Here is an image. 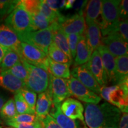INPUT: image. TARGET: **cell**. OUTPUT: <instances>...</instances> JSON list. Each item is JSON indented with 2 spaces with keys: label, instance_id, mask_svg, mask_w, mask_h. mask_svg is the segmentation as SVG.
Here are the masks:
<instances>
[{
  "label": "cell",
  "instance_id": "cell-1",
  "mask_svg": "<svg viewBox=\"0 0 128 128\" xmlns=\"http://www.w3.org/2000/svg\"><path fill=\"white\" fill-rule=\"evenodd\" d=\"M84 120L88 128H118L121 112L119 108L104 102L101 104H85Z\"/></svg>",
  "mask_w": 128,
  "mask_h": 128
},
{
  "label": "cell",
  "instance_id": "cell-2",
  "mask_svg": "<svg viewBox=\"0 0 128 128\" xmlns=\"http://www.w3.org/2000/svg\"><path fill=\"white\" fill-rule=\"evenodd\" d=\"M120 0L102 1V18L97 22L103 37L115 31L119 24L120 18L119 6Z\"/></svg>",
  "mask_w": 128,
  "mask_h": 128
},
{
  "label": "cell",
  "instance_id": "cell-3",
  "mask_svg": "<svg viewBox=\"0 0 128 128\" xmlns=\"http://www.w3.org/2000/svg\"><path fill=\"white\" fill-rule=\"evenodd\" d=\"M22 64L26 69L28 76L25 81V87L36 93L45 92L48 88L50 74L44 69L30 65L23 60Z\"/></svg>",
  "mask_w": 128,
  "mask_h": 128
},
{
  "label": "cell",
  "instance_id": "cell-4",
  "mask_svg": "<svg viewBox=\"0 0 128 128\" xmlns=\"http://www.w3.org/2000/svg\"><path fill=\"white\" fill-rule=\"evenodd\" d=\"M128 81L118 85L101 88L100 96L110 104L116 107L123 113H128Z\"/></svg>",
  "mask_w": 128,
  "mask_h": 128
},
{
  "label": "cell",
  "instance_id": "cell-5",
  "mask_svg": "<svg viewBox=\"0 0 128 128\" xmlns=\"http://www.w3.org/2000/svg\"><path fill=\"white\" fill-rule=\"evenodd\" d=\"M5 24L12 28L17 35L33 31L31 16L21 1L6 18Z\"/></svg>",
  "mask_w": 128,
  "mask_h": 128
},
{
  "label": "cell",
  "instance_id": "cell-6",
  "mask_svg": "<svg viewBox=\"0 0 128 128\" xmlns=\"http://www.w3.org/2000/svg\"><path fill=\"white\" fill-rule=\"evenodd\" d=\"M17 36L21 42L31 44L46 55L48 48L52 43V32L50 26L46 29L29 32Z\"/></svg>",
  "mask_w": 128,
  "mask_h": 128
},
{
  "label": "cell",
  "instance_id": "cell-7",
  "mask_svg": "<svg viewBox=\"0 0 128 128\" xmlns=\"http://www.w3.org/2000/svg\"><path fill=\"white\" fill-rule=\"evenodd\" d=\"M20 57L30 65L39 67L48 71L49 57L45 53L31 44L21 42Z\"/></svg>",
  "mask_w": 128,
  "mask_h": 128
},
{
  "label": "cell",
  "instance_id": "cell-8",
  "mask_svg": "<svg viewBox=\"0 0 128 128\" xmlns=\"http://www.w3.org/2000/svg\"><path fill=\"white\" fill-rule=\"evenodd\" d=\"M65 34H84L86 26L84 14L76 13L72 16H66L61 14L56 21Z\"/></svg>",
  "mask_w": 128,
  "mask_h": 128
},
{
  "label": "cell",
  "instance_id": "cell-9",
  "mask_svg": "<svg viewBox=\"0 0 128 128\" xmlns=\"http://www.w3.org/2000/svg\"><path fill=\"white\" fill-rule=\"evenodd\" d=\"M68 86L70 96L85 103L97 104L102 100L101 97L86 88L73 76H71L68 80Z\"/></svg>",
  "mask_w": 128,
  "mask_h": 128
},
{
  "label": "cell",
  "instance_id": "cell-10",
  "mask_svg": "<svg viewBox=\"0 0 128 128\" xmlns=\"http://www.w3.org/2000/svg\"><path fill=\"white\" fill-rule=\"evenodd\" d=\"M52 101V104H60L70 97L68 80L57 78L50 74L49 87L47 90Z\"/></svg>",
  "mask_w": 128,
  "mask_h": 128
},
{
  "label": "cell",
  "instance_id": "cell-11",
  "mask_svg": "<svg viewBox=\"0 0 128 128\" xmlns=\"http://www.w3.org/2000/svg\"><path fill=\"white\" fill-rule=\"evenodd\" d=\"M102 42L113 56L128 55V43L123 39L118 32H112L107 36L102 37Z\"/></svg>",
  "mask_w": 128,
  "mask_h": 128
},
{
  "label": "cell",
  "instance_id": "cell-12",
  "mask_svg": "<svg viewBox=\"0 0 128 128\" xmlns=\"http://www.w3.org/2000/svg\"><path fill=\"white\" fill-rule=\"evenodd\" d=\"M71 75L90 91L96 94H100L102 87L87 68L86 64L73 68Z\"/></svg>",
  "mask_w": 128,
  "mask_h": 128
},
{
  "label": "cell",
  "instance_id": "cell-13",
  "mask_svg": "<svg viewBox=\"0 0 128 128\" xmlns=\"http://www.w3.org/2000/svg\"><path fill=\"white\" fill-rule=\"evenodd\" d=\"M86 65L100 87H106L108 84V77L102 58L97 49L92 52L90 58Z\"/></svg>",
  "mask_w": 128,
  "mask_h": 128
},
{
  "label": "cell",
  "instance_id": "cell-14",
  "mask_svg": "<svg viewBox=\"0 0 128 128\" xmlns=\"http://www.w3.org/2000/svg\"><path fill=\"white\" fill-rule=\"evenodd\" d=\"M60 110L65 116L72 120L79 119L82 122L84 128H88L84 120L83 113L84 108L79 101L68 97L60 105Z\"/></svg>",
  "mask_w": 128,
  "mask_h": 128
},
{
  "label": "cell",
  "instance_id": "cell-15",
  "mask_svg": "<svg viewBox=\"0 0 128 128\" xmlns=\"http://www.w3.org/2000/svg\"><path fill=\"white\" fill-rule=\"evenodd\" d=\"M0 44L15 51L20 56L21 42L17 33L5 24H0Z\"/></svg>",
  "mask_w": 128,
  "mask_h": 128
},
{
  "label": "cell",
  "instance_id": "cell-16",
  "mask_svg": "<svg viewBox=\"0 0 128 128\" xmlns=\"http://www.w3.org/2000/svg\"><path fill=\"white\" fill-rule=\"evenodd\" d=\"M97 50L100 54L104 68L107 77H108V82H114L115 76V68H116V63H115V57L110 54L109 51L103 44H101L97 48Z\"/></svg>",
  "mask_w": 128,
  "mask_h": 128
},
{
  "label": "cell",
  "instance_id": "cell-17",
  "mask_svg": "<svg viewBox=\"0 0 128 128\" xmlns=\"http://www.w3.org/2000/svg\"><path fill=\"white\" fill-rule=\"evenodd\" d=\"M52 32V42L72 61L71 52L69 48L66 35L64 33L57 22H54L50 24Z\"/></svg>",
  "mask_w": 128,
  "mask_h": 128
},
{
  "label": "cell",
  "instance_id": "cell-18",
  "mask_svg": "<svg viewBox=\"0 0 128 128\" xmlns=\"http://www.w3.org/2000/svg\"><path fill=\"white\" fill-rule=\"evenodd\" d=\"M0 87L16 94L25 88V82L7 71H0Z\"/></svg>",
  "mask_w": 128,
  "mask_h": 128
},
{
  "label": "cell",
  "instance_id": "cell-19",
  "mask_svg": "<svg viewBox=\"0 0 128 128\" xmlns=\"http://www.w3.org/2000/svg\"><path fill=\"white\" fill-rule=\"evenodd\" d=\"M84 35L88 46L92 52L102 44V33L100 27L97 23L87 25Z\"/></svg>",
  "mask_w": 128,
  "mask_h": 128
},
{
  "label": "cell",
  "instance_id": "cell-20",
  "mask_svg": "<svg viewBox=\"0 0 128 128\" xmlns=\"http://www.w3.org/2000/svg\"><path fill=\"white\" fill-rule=\"evenodd\" d=\"M52 106V99L47 91L39 94L35 106V115L39 120L49 114Z\"/></svg>",
  "mask_w": 128,
  "mask_h": 128
},
{
  "label": "cell",
  "instance_id": "cell-21",
  "mask_svg": "<svg viewBox=\"0 0 128 128\" xmlns=\"http://www.w3.org/2000/svg\"><path fill=\"white\" fill-rule=\"evenodd\" d=\"M49 114L56 121L61 128H82L79 122L70 119L62 113L60 110V104H52V110Z\"/></svg>",
  "mask_w": 128,
  "mask_h": 128
},
{
  "label": "cell",
  "instance_id": "cell-22",
  "mask_svg": "<svg viewBox=\"0 0 128 128\" xmlns=\"http://www.w3.org/2000/svg\"><path fill=\"white\" fill-rule=\"evenodd\" d=\"M102 1L91 0L88 1L84 12V18L86 17V24L97 23L102 12Z\"/></svg>",
  "mask_w": 128,
  "mask_h": 128
},
{
  "label": "cell",
  "instance_id": "cell-23",
  "mask_svg": "<svg viewBox=\"0 0 128 128\" xmlns=\"http://www.w3.org/2000/svg\"><path fill=\"white\" fill-rule=\"evenodd\" d=\"M92 53L86 42L85 35H82L76 47V55L74 58L75 66L86 64L90 58Z\"/></svg>",
  "mask_w": 128,
  "mask_h": 128
},
{
  "label": "cell",
  "instance_id": "cell-24",
  "mask_svg": "<svg viewBox=\"0 0 128 128\" xmlns=\"http://www.w3.org/2000/svg\"><path fill=\"white\" fill-rule=\"evenodd\" d=\"M116 68L113 84L118 85L128 81V55L118 56L115 58Z\"/></svg>",
  "mask_w": 128,
  "mask_h": 128
},
{
  "label": "cell",
  "instance_id": "cell-25",
  "mask_svg": "<svg viewBox=\"0 0 128 128\" xmlns=\"http://www.w3.org/2000/svg\"><path fill=\"white\" fill-rule=\"evenodd\" d=\"M49 64V73L52 76L57 78H65L68 80L71 76V72L70 70V64H61L56 62L49 58L48 59Z\"/></svg>",
  "mask_w": 128,
  "mask_h": 128
},
{
  "label": "cell",
  "instance_id": "cell-26",
  "mask_svg": "<svg viewBox=\"0 0 128 128\" xmlns=\"http://www.w3.org/2000/svg\"><path fill=\"white\" fill-rule=\"evenodd\" d=\"M48 56L54 61L61 64H68L70 65L72 61L70 60L66 54L64 53L58 46L52 42L49 46L48 50Z\"/></svg>",
  "mask_w": 128,
  "mask_h": 128
},
{
  "label": "cell",
  "instance_id": "cell-27",
  "mask_svg": "<svg viewBox=\"0 0 128 128\" xmlns=\"http://www.w3.org/2000/svg\"><path fill=\"white\" fill-rule=\"evenodd\" d=\"M20 62L21 59L18 54L12 49H8L0 65V71H7Z\"/></svg>",
  "mask_w": 128,
  "mask_h": 128
},
{
  "label": "cell",
  "instance_id": "cell-28",
  "mask_svg": "<svg viewBox=\"0 0 128 128\" xmlns=\"http://www.w3.org/2000/svg\"><path fill=\"white\" fill-rule=\"evenodd\" d=\"M18 114L13 98L7 100L0 110V118L4 121L10 120Z\"/></svg>",
  "mask_w": 128,
  "mask_h": 128
},
{
  "label": "cell",
  "instance_id": "cell-29",
  "mask_svg": "<svg viewBox=\"0 0 128 128\" xmlns=\"http://www.w3.org/2000/svg\"><path fill=\"white\" fill-rule=\"evenodd\" d=\"M30 14L32 17L33 31L46 29L50 26L51 24L50 22L39 11Z\"/></svg>",
  "mask_w": 128,
  "mask_h": 128
},
{
  "label": "cell",
  "instance_id": "cell-30",
  "mask_svg": "<svg viewBox=\"0 0 128 128\" xmlns=\"http://www.w3.org/2000/svg\"><path fill=\"white\" fill-rule=\"evenodd\" d=\"M14 103H15L16 110L18 114H35V111L33 110L28 106L20 92L14 95Z\"/></svg>",
  "mask_w": 128,
  "mask_h": 128
},
{
  "label": "cell",
  "instance_id": "cell-31",
  "mask_svg": "<svg viewBox=\"0 0 128 128\" xmlns=\"http://www.w3.org/2000/svg\"><path fill=\"white\" fill-rule=\"evenodd\" d=\"M39 11L42 14H44L47 18L50 23L56 22L60 16L61 15L60 12H56L49 8V6L46 4L44 1H40L39 5Z\"/></svg>",
  "mask_w": 128,
  "mask_h": 128
},
{
  "label": "cell",
  "instance_id": "cell-32",
  "mask_svg": "<svg viewBox=\"0 0 128 128\" xmlns=\"http://www.w3.org/2000/svg\"><path fill=\"white\" fill-rule=\"evenodd\" d=\"M19 2L18 0H0V18L10 14Z\"/></svg>",
  "mask_w": 128,
  "mask_h": 128
},
{
  "label": "cell",
  "instance_id": "cell-33",
  "mask_svg": "<svg viewBox=\"0 0 128 128\" xmlns=\"http://www.w3.org/2000/svg\"><path fill=\"white\" fill-rule=\"evenodd\" d=\"M6 71L16 76V78L23 81L24 82H25L28 76V71L22 61L17 63L14 66Z\"/></svg>",
  "mask_w": 128,
  "mask_h": 128
},
{
  "label": "cell",
  "instance_id": "cell-34",
  "mask_svg": "<svg viewBox=\"0 0 128 128\" xmlns=\"http://www.w3.org/2000/svg\"><path fill=\"white\" fill-rule=\"evenodd\" d=\"M24 99L28 106L32 110L35 111V106L37 100V94L33 91L30 90L27 88H24L20 91Z\"/></svg>",
  "mask_w": 128,
  "mask_h": 128
},
{
  "label": "cell",
  "instance_id": "cell-35",
  "mask_svg": "<svg viewBox=\"0 0 128 128\" xmlns=\"http://www.w3.org/2000/svg\"><path fill=\"white\" fill-rule=\"evenodd\" d=\"M81 36L82 35L78 34H70L66 35L69 48H70V52H71V55L72 60L76 57V47H77V44L78 42H79Z\"/></svg>",
  "mask_w": 128,
  "mask_h": 128
},
{
  "label": "cell",
  "instance_id": "cell-36",
  "mask_svg": "<svg viewBox=\"0 0 128 128\" xmlns=\"http://www.w3.org/2000/svg\"><path fill=\"white\" fill-rule=\"evenodd\" d=\"M39 121L38 118L35 114H17L14 117L13 119L7 122H12L16 123H26V124H30V123H34Z\"/></svg>",
  "mask_w": 128,
  "mask_h": 128
},
{
  "label": "cell",
  "instance_id": "cell-37",
  "mask_svg": "<svg viewBox=\"0 0 128 128\" xmlns=\"http://www.w3.org/2000/svg\"><path fill=\"white\" fill-rule=\"evenodd\" d=\"M6 124L13 128H44L41 121L34 123L26 124V123H16L12 122H6Z\"/></svg>",
  "mask_w": 128,
  "mask_h": 128
},
{
  "label": "cell",
  "instance_id": "cell-38",
  "mask_svg": "<svg viewBox=\"0 0 128 128\" xmlns=\"http://www.w3.org/2000/svg\"><path fill=\"white\" fill-rule=\"evenodd\" d=\"M114 32H118L126 42L128 41V20H120L116 30Z\"/></svg>",
  "mask_w": 128,
  "mask_h": 128
},
{
  "label": "cell",
  "instance_id": "cell-39",
  "mask_svg": "<svg viewBox=\"0 0 128 128\" xmlns=\"http://www.w3.org/2000/svg\"><path fill=\"white\" fill-rule=\"evenodd\" d=\"M23 7L30 14L39 11L40 1L38 0H23L21 1Z\"/></svg>",
  "mask_w": 128,
  "mask_h": 128
},
{
  "label": "cell",
  "instance_id": "cell-40",
  "mask_svg": "<svg viewBox=\"0 0 128 128\" xmlns=\"http://www.w3.org/2000/svg\"><path fill=\"white\" fill-rule=\"evenodd\" d=\"M44 1L49 8L53 10L58 12L64 8L66 2L65 0H46Z\"/></svg>",
  "mask_w": 128,
  "mask_h": 128
},
{
  "label": "cell",
  "instance_id": "cell-41",
  "mask_svg": "<svg viewBox=\"0 0 128 128\" xmlns=\"http://www.w3.org/2000/svg\"><path fill=\"white\" fill-rule=\"evenodd\" d=\"M128 1H120L119 6V15L120 20H128Z\"/></svg>",
  "mask_w": 128,
  "mask_h": 128
},
{
  "label": "cell",
  "instance_id": "cell-42",
  "mask_svg": "<svg viewBox=\"0 0 128 128\" xmlns=\"http://www.w3.org/2000/svg\"><path fill=\"white\" fill-rule=\"evenodd\" d=\"M44 128H61L58 124L56 121L50 115L48 114L41 120Z\"/></svg>",
  "mask_w": 128,
  "mask_h": 128
},
{
  "label": "cell",
  "instance_id": "cell-43",
  "mask_svg": "<svg viewBox=\"0 0 128 128\" xmlns=\"http://www.w3.org/2000/svg\"><path fill=\"white\" fill-rule=\"evenodd\" d=\"M88 2V1L86 0H80V1H75L74 3L72 8L76 11V13L79 14H84V9L86 8V5Z\"/></svg>",
  "mask_w": 128,
  "mask_h": 128
},
{
  "label": "cell",
  "instance_id": "cell-44",
  "mask_svg": "<svg viewBox=\"0 0 128 128\" xmlns=\"http://www.w3.org/2000/svg\"><path fill=\"white\" fill-rule=\"evenodd\" d=\"M119 128H128V113H123L120 119L119 126Z\"/></svg>",
  "mask_w": 128,
  "mask_h": 128
},
{
  "label": "cell",
  "instance_id": "cell-45",
  "mask_svg": "<svg viewBox=\"0 0 128 128\" xmlns=\"http://www.w3.org/2000/svg\"><path fill=\"white\" fill-rule=\"evenodd\" d=\"M8 49L3 47V46L0 44V65H1V62H2L3 58H4L5 54H6Z\"/></svg>",
  "mask_w": 128,
  "mask_h": 128
},
{
  "label": "cell",
  "instance_id": "cell-46",
  "mask_svg": "<svg viewBox=\"0 0 128 128\" xmlns=\"http://www.w3.org/2000/svg\"><path fill=\"white\" fill-rule=\"evenodd\" d=\"M74 2H75V0H68V1H66L64 8L65 10H69V9L72 8Z\"/></svg>",
  "mask_w": 128,
  "mask_h": 128
},
{
  "label": "cell",
  "instance_id": "cell-47",
  "mask_svg": "<svg viewBox=\"0 0 128 128\" xmlns=\"http://www.w3.org/2000/svg\"><path fill=\"white\" fill-rule=\"evenodd\" d=\"M6 101V98L5 96L2 95V94L0 93V110H1V108H2V106L4 105V104L5 103ZM1 123V120H0V124Z\"/></svg>",
  "mask_w": 128,
  "mask_h": 128
},
{
  "label": "cell",
  "instance_id": "cell-48",
  "mask_svg": "<svg viewBox=\"0 0 128 128\" xmlns=\"http://www.w3.org/2000/svg\"><path fill=\"white\" fill-rule=\"evenodd\" d=\"M2 128V126H1V125H0V128Z\"/></svg>",
  "mask_w": 128,
  "mask_h": 128
},
{
  "label": "cell",
  "instance_id": "cell-49",
  "mask_svg": "<svg viewBox=\"0 0 128 128\" xmlns=\"http://www.w3.org/2000/svg\"></svg>",
  "mask_w": 128,
  "mask_h": 128
},
{
  "label": "cell",
  "instance_id": "cell-50",
  "mask_svg": "<svg viewBox=\"0 0 128 128\" xmlns=\"http://www.w3.org/2000/svg\"></svg>",
  "mask_w": 128,
  "mask_h": 128
},
{
  "label": "cell",
  "instance_id": "cell-51",
  "mask_svg": "<svg viewBox=\"0 0 128 128\" xmlns=\"http://www.w3.org/2000/svg\"></svg>",
  "mask_w": 128,
  "mask_h": 128
}]
</instances>
